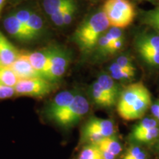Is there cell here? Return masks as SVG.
<instances>
[{"instance_id": "6da1fadb", "label": "cell", "mask_w": 159, "mask_h": 159, "mask_svg": "<svg viewBox=\"0 0 159 159\" xmlns=\"http://www.w3.org/2000/svg\"><path fill=\"white\" fill-rule=\"evenodd\" d=\"M152 105L151 94L142 82L131 83L123 89L117 102V112L127 121L144 116Z\"/></svg>"}, {"instance_id": "7a4b0ae2", "label": "cell", "mask_w": 159, "mask_h": 159, "mask_svg": "<svg viewBox=\"0 0 159 159\" xmlns=\"http://www.w3.org/2000/svg\"><path fill=\"white\" fill-rule=\"evenodd\" d=\"M109 26L108 20L102 10L97 11L78 26L74 33L73 40L81 52L88 53L96 47L99 39Z\"/></svg>"}, {"instance_id": "3957f363", "label": "cell", "mask_w": 159, "mask_h": 159, "mask_svg": "<svg viewBox=\"0 0 159 159\" xmlns=\"http://www.w3.org/2000/svg\"><path fill=\"white\" fill-rule=\"evenodd\" d=\"M102 11L110 26L119 29L128 27L136 16L134 5L129 0H106Z\"/></svg>"}, {"instance_id": "277c9868", "label": "cell", "mask_w": 159, "mask_h": 159, "mask_svg": "<svg viewBox=\"0 0 159 159\" xmlns=\"http://www.w3.org/2000/svg\"><path fill=\"white\" fill-rule=\"evenodd\" d=\"M88 100L82 95L77 94L69 105L50 119L63 128H70L76 125L81 118L88 113Z\"/></svg>"}, {"instance_id": "5b68a950", "label": "cell", "mask_w": 159, "mask_h": 159, "mask_svg": "<svg viewBox=\"0 0 159 159\" xmlns=\"http://www.w3.org/2000/svg\"><path fill=\"white\" fill-rule=\"evenodd\" d=\"M135 47L148 65L159 66V35L142 33L135 39Z\"/></svg>"}, {"instance_id": "8992f818", "label": "cell", "mask_w": 159, "mask_h": 159, "mask_svg": "<svg viewBox=\"0 0 159 159\" xmlns=\"http://www.w3.org/2000/svg\"><path fill=\"white\" fill-rule=\"evenodd\" d=\"M56 88L55 83L42 77L20 80L14 87L16 95L42 97L50 94Z\"/></svg>"}, {"instance_id": "52a82bcc", "label": "cell", "mask_w": 159, "mask_h": 159, "mask_svg": "<svg viewBox=\"0 0 159 159\" xmlns=\"http://www.w3.org/2000/svg\"><path fill=\"white\" fill-rule=\"evenodd\" d=\"M114 134V122L110 119L91 117L82 129V141H88L94 144L99 140L113 136Z\"/></svg>"}, {"instance_id": "ba28073f", "label": "cell", "mask_w": 159, "mask_h": 159, "mask_svg": "<svg viewBox=\"0 0 159 159\" xmlns=\"http://www.w3.org/2000/svg\"><path fill=\"white\" fill-rule=\"evenodd\" d=\"M49 57V81L55 83L62 77L68 69L70 57L68 52L58 46L48 47Z\"/></svg>"}, {"instance_id": "9c48e42d", "label": "cell", "mask_w": 159, "mask_h": 159, "mask_svg": "<svg viewBox=\"0 0 159 159\" xmlns=\"http://www.w3.org/2000/svg\"><path fill=\"white\" fill-rule=\"evenodd\" d=\"M3 24L6 31L13 39L18 41H23V42L35 40L34 38L32 36V35L27 30V27L19 22V20L16 17L14 13H12L7 16L4 19Z\"/></svg>"}, {"instance_id": "30bf717a", "label": "cell", "mask_w": 159, "mask_h": 159, "mask_svg": "<svg viewBox=\"0 0 159 159\" xmlns=\"http://www.w3.org/2000/svg\"><path fill=\"white\" fill-rule=\"evenodd\" d=\"M27 57L35 70L42 78L49 81V57L47 48L35 52L27 51Z\"/></svg>"}, {"instance_id": "8fae6325", "label": "cell", "mask_w": 159, "mask_h": 159, "mask_svg": "<svg viewBox=\"0 0 159 159\" xmlns=\"http://www.w3.org/2000/svg\"><path fill=\"white\" fill-rule=\"evenodd\" d=\"M19 80L41 77L30 62L27 51H21L19 57L10 67Z\"/></svg>"}, {"instance_id": "7c38bea8", "label": "cell", "mask_w": 159, "mask_h": 159, "mask_svg": "<svg viewBox=\"0 0 159 159\" xmlns=\"http://www.w3.org/2000/svg\"><path fill=\"white\" fill-rule=\"evenodd\" d=\"M20 51L0 31V63L2 66L11 67L19 57Z\"/></svg>"}, {"instance_id": "4fadbf2b", "label": "cell", "mask_w": 159, "mask_h": 159, "mask_svg": "<svg viewBox=\"0 0 159 159\" xmlns=\"http://www.w3.org/2000/svg\"><path fill=\"white\" fill-rule=\"evenodd\" d=\"M76 95L74 91H63L57 94L47 106L46 110L47 117L51 119L53 116L62 111L72 102Z\"/></svg>"}, {"instance_id": "5bb4252c", "label": "cell", "mask_w": 159, "mask_h": 159, "mask_svg": "<svg viewBox=\"0 0 159 159\" xmlns=\"http://www.w3.org/2000/svg\"><path fill=\"white\" fill-rule=\"evenodd\" d=\"M97 83L100 85L103 91L107 94L108 98L112 101L114 105L116 104L119 94V90L118 85L115 83L114 79L110 75L102 74L99 76L97 79Z\"/></svg>"}, {"instance_id": "9a60e30c", "label": "cell", "mask_w": 159, "mask_h": 159, "mask_svg": "<svg viewBox=\"0 0 159 159\" xmlns=\"http://www.w3.org/2000/svg\"><path fill=\"white\" fill-rule=\"evenodd\" d=\"M93 144L96 145L101 152H109L114 155L115 156H118L122 151L120 143L113 136L105 137Z\"/></svg>"}, {"instance_id": "2e32d148", "label": "cell", "mask_w": 159, "mask_h": 159, "mask_svg": "<svg viewBox=\"0 0 159 159\" xmlns=\"http://www.w3.org/2000/svg\"><path fill=\"white\" fill-rule=\"evenodd\" d=\"M91 93L93 100L99 106L109 108L114 105L112 101L108 98L107 94L103 91L97 81L93 83L91 87Z\"/></svg>"}, {"instance_id": "e0dca14e", "label": "cell", "mask_w": 159, "mask_h": 159, "mask_svg": "<svg viewBox=\"0 0 159 159\" xmlns=\"http://www.w3.org/2000/svg\"><path fill=\"white\" fill-rule=\"evenodd\" d=\"M26 27L32 36L34 38V39H38L42 34L43 31V21L42 18L39 14H38L36 12L33 11Z\"/></svg>"}, {"instance_id": "ac0fdd59", "label": "cell", "mask_w": 159, "mask_h": 159, "mask_svg": "<svg viewBox=\"0 0 159 159\" xmlns=\"http://www.w3.org/2000/svg\"><path fill=\"white\" fill-rule=\"evenodd\" d=\"M109 71L111 77L119 81H130L135 76V71L123 69L116 62L110 66Z\"/></svg>"}, {"instance_id": "d6986e66", "label": "cell", "mask_w": 159, "mask_h": 159, "mask_svg": "<svg viewBox=\"0 0 159 159\" xmlns=\"http://www.w3.org/2000/svg\"><path fill=\"white\" fill-rule=\"evenodd\" d=\"M75 0H43V11L49 17L66 7Z\"/></svg>"}, {"instance_id": "ffe728a7", "label": "cell", "mask_w": 159, "mask_h": 159, "mask_svg": "<svg viewBox=\"0 0 159 159\" xmlns=\"http://www.w3.org/2000/svg\"><path fill=\"white\" fill-rule=\"evenodd\" d=\"M19 80V78L10 67L0 66V84L14 88Z\"/></svg>"}, {"instance_id": "44dd1931", "label": "cell", "mask_w": 159, "mask_h": 159, "mask_svg": "<svg viewBox=\"0 0 159 159\" xmlns=\"http://www.w3.org/2000/svg\"><path fill=\"white\" fill-rule=\"evenodd\" d=\"M158 125V121L156 119L145 118L142 119L138 125L135 126L133 130V137L143 134L150 129L157 128Z\"/></svg>"}, {"instance_id": "7402d4cb", "label": "cell", "mask_w": 159, "mask_h": 159, "mask_svg": "<svg viewBox=\"0 0 159 159\" xmlns=\"http://www.w3.org/2000/svg\"><path fill=\"white\" fill-rule=\"evenodd\" d=\"M142 21L159 33V6L147 12L143 16Z\"/></svg>"}, {"instance_id": "603a6c76", "label": "cell", "mask_w": 159, "mask_h": 159, "mask_svg": "<svg viewBox=\"0 0 159 159\" xmlns=\"http://www.w3.org/2000/svg\"><path fill=\"white\" fill-rule=\"evenodd\" d=\"M78 159H104L102 152L96 145L90 144L85 146L80 153Z\"/></svg>"}, {"instance_id": "cb8c5ba5", "label": "cell", "mask_w": 159, "mask_h": 159, "mask_svg": "<svg viewBox=\"0 0 159 159\" xmlns=\"http://www.w3.org/2000/svg\"><path fill=\"white\" fill-rule=\"evenodd\" d=\"M159 136V128H157L150 129L146 132L143 133L138 135V136L134 137L135 140L138 141L139 142L142 143H148L150 142L151 141L156 139L157 137Z\"/></svg>"}, {"instance_id": "d4e9b609", "label": "cell", "mask_w": 159, "mask_h": 159, "mask_svg": "<svg viewBox=\"0 0 159 159\" xmlns=\"http://www.w3.org/2000/svg\"><path fill=\"white\" fill-rule=\"evenodd\" d=\"M95 48L97 49V52H98L99 55H104V56L108 55H111V45L109 44L108 40L105 37V33L101 35V37L99 39Z\"/></svg>"}, {"instance_id": "484cf974", "label": "cell", "mask_w": 159, "mask_h": 159, "mask_svg": "<svg viewBox=\"0 0 159 159\" xmlns=\"http://www.w3.org/2000/svg\"><path fill=\"white\" fill-rule=\"evenodd\" d=\"M105 35L107 40H108L109 44L111 45V46L115 41L119 39H123L122 31L121 30V29L117 28V27H112L108 32L105 33Z\"/></svg>"}, {"instance_id": "4316f807", "label": "cell", "mask_w": 159, "mask_h": 159, "mask_svg": "<svg viewBox=\"0 0 159 159\" xmlns=\"http://www.w3.org/2000/svg\"><path fill=\"white\" fill-rule=\"evenodd\" d=\"M32 12H33V11L30 8H21L19 11L14 12V13L19 22L26 27L30 18Z\"/></svg>"}, {"instance_id": "83f0119b", "label": "cell", "mask_w": 159, "mask_h": 159, "mask_svg": "<svg viewBox=\"0 0 159 159\" xmlns=\"http://www.w3.org/2000/svg\"><path fill=\"white\" fill-rule=\"evenodd\" d=\"M77 11V2L76 1H75L74 2L70 4L68 7H67L66 10L65 11L64 14V21H63V23H64V26L69 25V24H71V21H72L73 18H74L75 13Z\"/></svg>"}, {"instance_id": "f1b7e54d", "label": "cell", "mask_w": 159, "mask_h": 159, "mask_svg": "<svg viewBox=\"0 0 159 159\" xmlns=\"http://www.w3.org/2000/svg\"><path fill=\"white\" fill-rule=\"evenodd\" d=\"M142 158H146V155L142 149L138 147H134L128 151L124 157V159H139Z\"/></svg>"}, {"instance_id": "f546056e", "label": "cell", "mask_w": 159, "mask_h": 159, "mask_svg": "<svg viewBox=\"0 0 159 159\" xmlns=\"http://www.w3.org/2000/svg\"><path fill=\"white\" fill-rule=\"evenodd\" d=\"M116 63L118 65L120 66L121 67H122L123 69L136 71V68H135L134 64H133V62L131 61L130 57H128V56L122 55V56H120L117 58Z\"/></svg>"}, {"instance_id": "4dcf8cb0", "label": "cell", "mask_w": 159, "mask_h": 159, "mask_svg": "<svg viewBox=\"0 0 159 159\" xmlns=\"http://www.w3.org/2000/svg\"><path fill=\"white\" fill-rule=\"evenodd\" d=\"M15 95L16 92L14 88L0 84V99L11 98Z\"/></svg>"}, {"instance_id": "1f68e13d", "label": "cell", "mask_w": 159, "mask_h": 159, "mask_svg": "<svg viewBox=\"0 0 159 159\" xmlns=\"http://www.w3.org/2000/svg\"><path fill=\"white\" fill-rule=\"evenodd\" d=\"M123 45V39H119L115 41L111 46V54H114V53L118 52L119 49L122 47Z\"/></svg>"}, {"instance_id": "d6a6232c", "label": "cell", "mask_w": 159, "mask_h": 159, "mask_svg": "<svg viewBox=\"0 0 159 159\" xmlns=\"http://www.w3.org/2000/svg\"><path fill=\"white\" fill-rule=\"evenodd\" d=\"M150 111L152 114L153 115L154 117H156L159 115V99L156 100L153 104L151 105Z\"/></svg>"}, {"instance_id": "836d02e7", "label": "cell", "mask_w": 159, "mask_h": 159, "mask_svg": "<svg viewBox=\"0 0 159 159\" xmlns=\"http://www.w3.org/2000/svg\"><path fill=\"white\" fill-rule=\"evenodd\" d=\"M5 2L6 0H0V14H1L2 11V9L5 5Z\"/></svg>"}, {"instance_id": "e575fe53", "label": "cell", "mask_w": 159, "mask_h": 159, "mask_svg": "<svg viewBox=\"0 0 159 159\" xmlns=\"http://www.w3.org/2000/svg\"><path fill=\"white\" fill-rule=\"evenodd\" d=\"M156 119H157V120H158V121H159V115H158V116L156 117Z\"/></svg>"}, {"instance_id": "d590c367", "label": "cell", "mask_w": 159, "mask_h": 159, "mask_svg": "<svg viewBox=\"0 0 159 159\" xmlns=\"http://www.w3.org/2000/svg\"><path fill=\"white\" fill-rule=\"evenodd\" d=\"M139 159H146V158H139Z\"/></svg>"}, {"instance_id": "8d00e7d4", "label": "cell", "mask_w": 159, "mask_h": 159, "mask_svg": "<svg viewBox=\"0 0 159 159\" xmlns=\"http://www.w3.org/2000/svg\"><path fill=\"white\" fill-rule=\"evenodd\" d=\"M90 1H96V0H90Z\"/></svg>"}, {"instance_id": "74e56055", "label": "cell", "mask_w": 159, "mask_h": 159, "mask_svg": "<svg viewBox=\"0 0 159 159\" xmlns=\"http://www.w3.org/2000/svg\"><path fill=\"white\" fill-rule=\"evenodd\" d=\"M2 66V65H1V63H0V66Z\"/></svg>"}, {"instance_id": "f35d334b", "label": "cell", "mask_w": 159, "mask_h": 159, "mask_svg": "<svg viewBox=\"0 0 159 159\" xmlns=\"http://www.w3.org/2000/svg\"><path fill=\"white\" fill-rule=\"evenodd\" d=\"M158 148H159V144H158Z\"/></svg>"}]
</instances>
